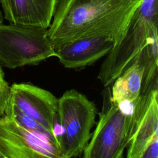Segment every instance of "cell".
I'll use <instances>...</instances> for the list:
<instances>
[{"mask_svg":"<svg viewBox=\"0 0 158 158\" xmlns=\"http://www.w3.org/2000/svg\"><path fill=\"white\" fill-rule=\"evenodd\" d=\"M143 0H58L48 35L54 48L84 38L122 37Z\"/></svg>","mask_w":158,"mask_h":158,"instance_id":"6da1fadb","label":"cell"},{"mask_svg":"<svg viewBox=\"0 0 158 158\" xmlns=\"http://www.w3.org/2000/svg\"><path fill=\"white\" fill-rule=\"evenodd\" d=\"M157 10L158 0H143L101 66L98 79L104 86L112 85L135 60L157 31Z\"/></svg>","mask_w":158,"mask_h":158,"instance_id":"7a4b0ae2","label":"cell"},{"mask_svg":"<svg viewBox=\"0 0 158 158\" xmlns=\"http://www.w3.org/2000/svg\"><path fill=\"white\" fill-rule=\"evenodd\" d=\"M132 111L131 103L113 101L107 88L98 122L83 158H122L131 140Z\"/></svg>","mask_w":158,"mask_h":158,"instance_id":"3957f363","label":"cell"},{"mask_svg":"<svg viewBox=\"0 0 158 158\" xmlns=\"http://www.w3.org/2000/svg\"><path fill=\"white\" fill-rule=\"evenodd\" d=\"M96 108L86 96L75 89L66 91L59 99L57 118L62 130L59 147L64 158L80 155L91 136Z\"/></svg>","mask_w":158,"mask_h":158,"instance_id":"277c9868","label":"cell"},{"mask_svg":"<svg viewBox=\"0 0 158 158\" xmlns=\"http://www.w3.org/2000/svg\"><path fill=\"white\" fill-rule=\"evenodd\" d=\"M56 56L48 29L10 23L0 24V66L15 69L37 65Z\"/></svg>","mask_w":158,"mask_h":158,"instance_id":"5b68a950","label":"cell"},{"mask_svg":"<svg viewBox=\"0 0 158 158\" xmlns=\"http://www.w3.org/2000/svg\"><path fill=\"white\" fill-rule=\"evenodd\" d=\"M0 152L8 158H64L59 146L0 117Z\"/></svg>","mask_w":158,"mask_h":158,"instance_id":"8992f818","label":"cell"},{"mask_svg":"<svg viewBox=\"0 0 158 158\" xmlns=\"http://www.w3.org/2000/svg\"><path fill=\"white\" fill-rule=\"evenodd\" d=\"M9 101L57 135L59 99L50 91L30 83H14L10 88Z\"/></svg>","mask_w":158,"mask_h":158,"instance_id":"52a82bcc","label":"cell"},{"mask_svg":"<svg viewBox=\"0 0 158 158\" xmlns=\"http://www.w3.org/2000/svg\"><path fill=\"white\" fill-rule=\"evenodd\" d=\"M130 142L127 158H139L144 151L158 137V89L141 94L133 102Z\"/></svg>","mask_w":158,"mask_h":158,"instance_id":"ba28073f","label":"cell"},{"mask_svg":"<svg viewBox=\"0 0 158 158\" xmlns=\"http://www.w3.org/2000/svg\"><path fill=\"white\" fill-rule=\"evenodd\" d=\"M115 41L107 36L78 39L54 48L56 57L68 69H80L95 63L106 56Z\"/></svg>","mask_w":158,"mask_h":158,"instance_id":"9c48e42d","label":"cell"},{"mask_svg":"<svg viewBox=\"0 0 158 158\" xmlns=\"http://www.w3.org/2000/svg\"><path fill=\"white\" fill-rule=\"evenodd\" d=\"M58 0H0L4 17L10 23L48 29Z\"/></svg>","mask_w":158,"mask_h":158,"instance_id":"30bf717a","label":"cell"},{"mask_svg":"<svg viewBox=\"0 0 158 158\" xmlns=\"http://www.w3.org/2000/svg\"><path fill=\"white\" fill-rule=\"evenodd\" d=\"M144 67L139 55L112 83L110 91L113 101L133 102L141 94Z\"/></svg>","mask_w":158,"mask_h":158,"instance_id":"8fae6325","label":"cell"},{"mask_svg":"<svg viewBox=\"0 0 158 158\" xmlns=\"http://www.w3.org/2000/svg\"><path fill=\"white\" fill-rule=\"evenodd\" d=\"M157 31L152 35L148 44L139 54L144 71L141 94H146L153 89H157L158 42Z\"/></svg>","mask_w":158,"mask_h":158,"instance_id":"7c38bea8","label":"cell"},{"mask_svg":"<svg viewBox=\"0 0 158 158\" xmlns=\"http://www.w3.org/2000/svg\"><path fill=\"white\" fill-rule=\"evenodd\" d=\"M4 114L14 119L17 124L27 130L48 139L59 146V136L57 135L51 133L37 122L24 114L9 101L5 109Z\"/></svg>","mask_w":158,"mask_h":158,"instance_id":"4fadbf2b","label":"cell"},{"mask_svg":"<svg viewBox=\"0 0 158 158\" xmlns=\"http://www.w3.org/2000/svg\"><path fill=\"white\" fill-rule=\"evenodd\" d=\"M10 88L8 83L4 78V73L0 66V117L5 114V109L8 103Z\"/></svg>","mask_w":158,"mask_h":158,"instance_id":"5bb4252c","label":"cell"},{"mask_svg":"<svg viewBox=\"0 0 158 158\" xmlns=\"http://www.w3.org/2000/svg\"><path fill=\"white\" fill-rule=\"evenodd\" d=\"M139 158H158V137L151 141Z\"/></svg>","mask_w":158,"mask_h":158,"instance_id":"9a60e30c","label":"cell"},{"mask_svg":"<svg viewBox=\"0 0 158 158\" xmlns=\"http://www.w3.org/2000/svg\"><path fill=\"white\" fill-rule=\"evenodd\" d=\"M3 22V17H2V14L0 10V24L2 23Z\"/></svg>","mask_w":158,"mask_h":158,"instance_id":"2e32d148","label":"cell"},{"mask_svg":"<svg viewBox=\"0 0 158 158\" xmlns=\"http://www.w3.org/2000/svg\"><path fill=\"white\" fill-rule=\"evenodd\" d=\"M4 157V156L1 153V152H0V158H2Z\"/></svg>","mask_w":158,"mask_h":158,"instance_id":"e0dca14e","label":"cell"},{"mask_svg":"<svg viewBox=\"0 0 158 158\" xmlns=\"http://www.w3.org/2000/svg\"><path fill=\"white\" fill-rule=\"evenodd\" d=\"M2 158H8V157H6V156H4Z\"/></svg>","mask_w":158,"mask_h":158,"instance_id":"ac0fdd59","label":"cell"}]
</instances>
